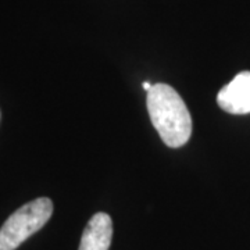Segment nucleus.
Listing matches in <instances>:
<instances>
[{
	"instance_id": "obj_1",
	"label": "nucleus",
	"mask_w": 250,
	"mask_h": 250,
	"mask_svg": "<svg viewBox=\"0 0 250 250\" xmlns=\"http://www.w3.org/2000/svg\"><path fill=\"white\" fill-rule=\"evenodd\" d=\"M146 104L163 142L171 149L188 143L192 135V117L177 90L167 83H156L147 92Z\"/></svg>"
},
{
	"instance_id": "obj_2",
	"label": "nucleus",
	"mask_w": 250,
	"mask_h": 250,
	"mask_svg": "<svg viewBox=\"0 0 250 250\" xmlns=\"http://www.w3.org/2000/svg\"><path fill=\"white\" fill-rule=\"evenodd\" d=\"M53 214V202L39 197L14 211L0 228V250H16L41 231Z\"/></svg>"
},
{
	"instance_id": "obj_3",
	"label": "nucleus",
	"mask_w": 250,
	"mask_h": 250,
	"mask_svg": "<svg viewBox=\"0 0 250 250\" xmlns=\"http://www.w3.org/2000/svg\"><path fill=\"white\" fill-rule=\"evenodd\" d=\"M217 103L224 111L243 116L250 113V71L239 72L217 95Z\"/></svg>"
},
{
	"instance_id": "obj_4",
	"label": "nucleus",
	"mask_w": 250,
	"mask_h": 250,
	"mask_svg": "<svg viewBox=\"0 0 250 250\" xmlns=\"http://www.w3.org/2000/svg\"><path fill=\"white\" fill-rule=\"evenodd\" d=\"M113 239V221L106 213H98L86 224L78 250H108Z\"/></svg>"
},
{
	"instance_id": "obj_5",
	"label": "nucleus",
	"mask_w": 250,
	"mask_h": 250,
	"mask_svg": "<svg viewBox=\"0 0 250 250\" xmlns=\"http://www.w3.org/2000/svg\"><path fill=\"white\" fill-rule=\"evenodd\" d=\"M152 86H153V85H150V82H143V83H142V88L145 90H147V92L152 89Z\"/></svg>"
}]
</instances>
